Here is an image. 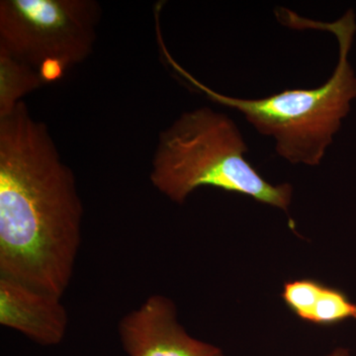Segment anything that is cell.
Instances as JSON below:
<instances>
[{"mask_svg": "<svg viewBox=\"0 0 356 356\" xmlns=\"http://www.w3.org/2000/svg\"><path fill=\"white\" fill-rule=\"evenodd\" d=\"M74 172L24 102L0 117V276L62 298L81 243Z\"/></svg>", "mask_w": 356, "mask_h": 356, "instance_id": "obj_1", "label": "cell"}, {"mask_svg": "<svg viewBox=\"0 0 356 356\" xmlns=\"http://www.w3.org/2000/svg\"><path fill=\"white\" fill-rule=\"evenodd\" d=\"M282 24L292 29H315L332 33L339 44V60L331 77L323 86L311 89H288L257 99H243L217 92L185 70L159 42L168 64L185 83L209 98L242 113L261 135L275 142L278 156L292 165L317 166L332 146L334 136L350 114L356 99V74L350 54L356 34V15L348 9L334 22L306 19L283 9Z\"/></svg>", "mask_w": 356, "mask_h": 356, "instance_id": "obj_2", "label": "cell"}, {"mask_svg": "<svg viewBox=\"0 0 356 356\" xmlns=\"http://www.w3.org/2000/svg\"><path fill=\"white\" fill-rule=\"evenodd\" d=\"M248 152L238 125L210 107L184 112L159 134L152 161V184L172 202L210 186L235 192L288 211L293 187L269 184L245 159Z\"/></svg>", "mask_w": 356, "mask_h": 356, "instance_id": "obj_3", "label": "cell"}, {"mask_svg": "<svg viewBox=\"0 0 356 356\" xmlns=\"http://www.w3.org/2000/svg\"><path fill=\"white\" fill-rule=\"evenodd\" d=\"M100 16L95 0H1L0 53L37 70L47 60L69 70L92 53Z\"/></svg>", "mask_w": 356, "mask_h": 356, "instance_id": "obj_4", "label": "cell"}, {"mask_svg": "<svg viewBox=\"0 0 356 356\" xmlns=\"http://www.w3.org/2000/svg\"><path fill=\"white\" fill-rule=\"evenodd\" d=\"M128 356H225L221 348L187 334L168 297L153 295L124 316L118 325Z\"/></svg>", "mask_w": 356, "mask_h": 356, "instance_id": "obj_5", "label": "cell"}, {"mask_svg": "<svg viewBox=\"0 0 356 356\" xmlns=\"http://www.w3.org/2000/svg\"><path fill=\"white\" fill-rule=\"evenodd\" d=\"M0 324L42 346L64 341L69 314L60 297L0 276Z\"/></svg>", "mask_w": 356, "mask_h": 356, "instance_id": "obj_6", "label": "cell"}, {"mask_svg": "<svg viewBox=\"0 0 356 356\" xmlns=\"http://www.w3.org/2000/svg\"><path fill=\"white\" fill-rule=\"evenodd\" d=\"M43 86L38 70L0 53V117L13 112L25 95Z\"/></svg>", "mask_w": 356, "mask_h": 356, "instance_id": "obj_7", "label": "cell"}, {"mask_svg": "<svg viewBox=\"0 0 356 356\" xmlns=\"http://www.w3.org/2000/svg\"><path fill=\"white\" fill-rule=\"evenodd\" d=\"M356 318V304L339 290L323 287L308 322L334 324L346 318Z\"/></svg>", "mask_w": 356, "mask_h": 356, "instance_id": "obj_8", "label": "cell"}, {"mask_svg": "<svg viewBox=\"0 0 356 356\" xmlns=\"http://www.w3.org/2000/svg\"><path fill=\"white\" fill-rule=\"evenodd\" d=\"M323 287L316 281H293L285 284L282 297L298 317L308 321Z\"/></svg>", "mask_w": 356, "mask_h": 356, "instance_id": "obj_9", "label": "cell"}, {"mask_svg": "<svg viewBox=\"0 0 356 356\" xmlns=\"http://www.w3.org/2000/svg\"><path fill=\"white\" fill-rule=\"evenodd\" d=\"M38 72L43 83L48 84L62 79L67 70L60 60H47L40 65Z\"/></svg>", "mask_w": 356, "mask_h": 356, "instance_id": "obj_10", "label": "cell"}, {"mask_svg": "<svg viewBox=\"0 0 356 356\" xmlns=\"http://www.w3.org/2000/svg\"><path fill=\"white\" fill-rule=\"evenodd\" d=\"M329 356H348V350L344 348H337V350L332 351Z\"/></svg>", "mask_w": 356, "mask_h": 356, "instance_id": "obj_11", "label": "cell"}]
</instances>
